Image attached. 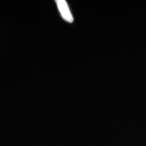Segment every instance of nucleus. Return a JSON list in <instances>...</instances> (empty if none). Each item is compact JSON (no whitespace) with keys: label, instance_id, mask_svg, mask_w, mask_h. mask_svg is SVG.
Segmentation results:
<instances>
[{"label":"nucleus","instance_id":"obj_1","mask_svg":"<svg viewBox=\"0 0 146 146\" xmlns=\"http://www.w3.org/2000/svg\"><path fill=\"white\" fill-rule=\"evenodd\" d=\"M56 2L62 18L68 23H72L74 21V18H73V16L71 14L66 1L65 0H57V1H56Z\"/></svg>","mask_w":146,"mask_h":146}]
</instances>
